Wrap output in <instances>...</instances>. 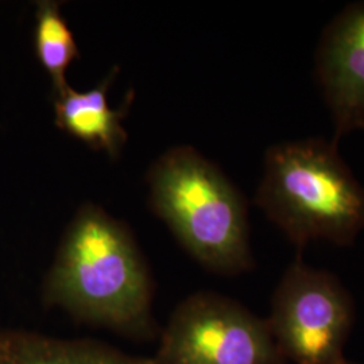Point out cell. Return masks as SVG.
I'll return each instance as SVG.
<instances>
[{
  "label": "cell",
  "instance_id": "1",
  "mask_svg": "<svg viewBox=\"0 0 364 364\" xmlns=\"http://www.w3.org/2000/svg\"><path fill=\"white\" fill-rule=\"evenodd\" d=\"M153 285L123 224L95 205L70 223L43 285V304L80 323L134 338H154Z\"/></svg>",
  "mask_w": 364,
  "mask_h": 364
},
{
  "label": "cell",
  "instance_id": "2",
  "mask_svg": "<svg viewBox=\"0 0 364 364\" xmlns=\"http://www.w3.org/2000/svg\"><path fill=\"white\" fill-rule=\"evenodd\" d=\"M255 204L287 235L297 254L313 240L352 246L364 231V185L324 138L273 144Z\"/></svg>",
  "mask_w": 364,
  "mask_h": 364
},
{
  "label": "cell",
  "instance_id": "3",
  "mask_svg": "<svg viewBox=\"0 0 364 364\" xmlns=\"http://www.w3.org/2000/svg\"><path fill=\"white\" fill-rule=\"evenodd\" d=\"M156 215L203 267L220 275L254 269L247 203L224 173L192 147H176L149 173Z\"/></svg>",
  "mask_w": 364,
  "mask_h": 364
},
{
  "label": "cell",
  "instance_id": "4",
  "mask_svg": "<svg viewBox=\"0 0 364 364\" xmlns=\"http://www.w3.org/2000/svg\"><path fill=\"white\" fill-rule=\"evenodd\" d=\"M287 362L346 364L355 302L335 274L306 264L301 254L287 266L267 317Z\"/></svg>",
  "mask_w": 364,
  "mask_h": 364
},
{
  "label": "cell",
  "instance_id": "5",
  "mask_svg": "<svg viewBox=\"0 0 364 364\" xmlns=\"http://www.w3.org/2000/svg\"><path fill=\"white\" fill-rule=\"evenodd\" d=\"M156 364H287L267 318L218 293L183 299L162 331Z\"/></svg>",
  "mask_w": 364,
  "mask_h": 364
},
{
  "label": "cell",
  "instance_id": "6",
  "mask_svg": "<svg viewBox=\"0 0 364 364\" xmlns=\"http://www.w3.org/2000/svg\"><path fill=\"white\" fill-rule=\"evenodd\" d=\"M314 77L333 123V142L364 130V0L347 4L324 27Z\"/></svg>",
  "mask_w": 364,
  "mask_h": 364
},
{
  "label": "cell",
  "instance_id": "7",
  "mask_svg": "<svg viewBox=\"0 0 364 364\" xmlns=\"http://www.w3.org/2000/svg\"><path fill=\"white\" fill-rule=\"evenodd\" d=\"M111 78H105L96 88L77 92L70 87L57 95L55 123L61 130L88 144L92 149L103 150L117 156L127 139L122 120L127 114L131 96L120 109L108 105L107 91Z\"/></svg>",
  "mask_w": 364,
  "mask_h": 364
},
{
  "label": "cell",
  "instance_id": "8",
  "mask_svg": "<svg viewBox=\"0 0 364 364\" xmlns=\"http://www.w3.org/2000/svg\"><path fill=\"white\" fill-rule=\"evenodd\" d=\"M0 364H156L93 340H65L36 332L0 331Z\"/></svg>",
  "mask_w": 364,
  "mask_h": 364
},
{
  "label": "cell",
  "instance_id": "9",
  "mask_svg": "<svg viewBox=\"0 0 364 364\" xmlns=\"http://www.w3.org/2000/svg\"><path fill=\"white\" fill-rule=\"evenodd\" d=\"M36 19V53L52 78L55 95H60L69 88L66 70L80 55L77 45L58 3L39 1Z\"/></svg>",
  "mask_w": 364,
  "mask_h": 364
},
{
  "label": "cell",
  "instance_id": "10",
  "mask_svg": "<svg viewBox=\"0 0 364 364\" xmlns=\"http://www.w3.org/2000/svg\"><path fill=\"white\" fill-rule=\"evenodd\" d=\"M346 364H358V363H353V362H347Z\"/></svg>",
  "mask_w": 364,
  "mask_h": 364
}]
</instances>
